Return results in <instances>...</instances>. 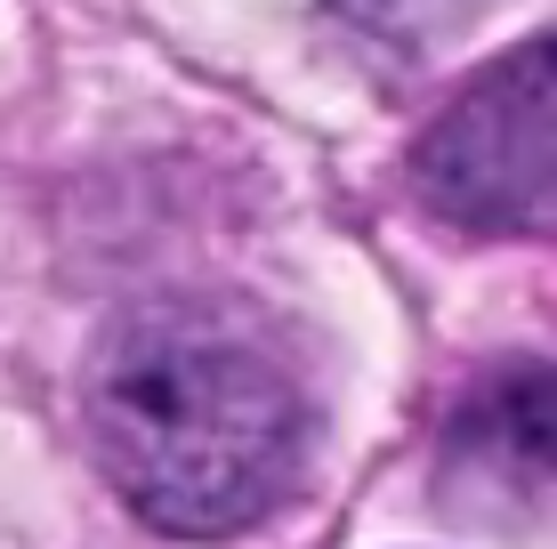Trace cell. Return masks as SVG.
Returning <instances> with one entry per match:
<instances>
[{
	"instance_id": "1",
	"label": "cell",
	"mask_w": 557,
	"mask_h": 549,
	"mask_svg": "<svg viewBox=\"0 0 557 549\" xmlns=\"http://www.w3.org/2000/svg\"><path fill=\"white\" fill-rule=\"evenodd\" d=\"M89 452L138 525L235 541L299 494L315 452L283 339L226 299H153L98 339Z\"/></svg>"
},
{
	"instance_id": "3",
	"label": "cell",
	"mask_w": 557,
	"mask_h": 549,
	"mask_svg": "<svg viewBox=\"0 0 557 549\" xmlns=\"http://www.w3.org/2000/svg\"><path fill=\"white\" fill-rule=\"evenodd\" d=\"M445 477L485 501H557V364H485L445 412Z\"/></svg>"
},
{
	"instance_id": "2",
	"label": "cell",
	"mask_w": 557,
	"mask_h": 549,
	"mask_svg": "<svg viewBox=\"0 0 557 549\" xmlns=\"http://www.w3.org/2000/svg\"><path fill=\"white\" fill-rule=\"evenodd\" d=\"M412 195L469 235L557 242V33H533L509 57H493L420 129Z\"/></svg>"
}]
</instances>
